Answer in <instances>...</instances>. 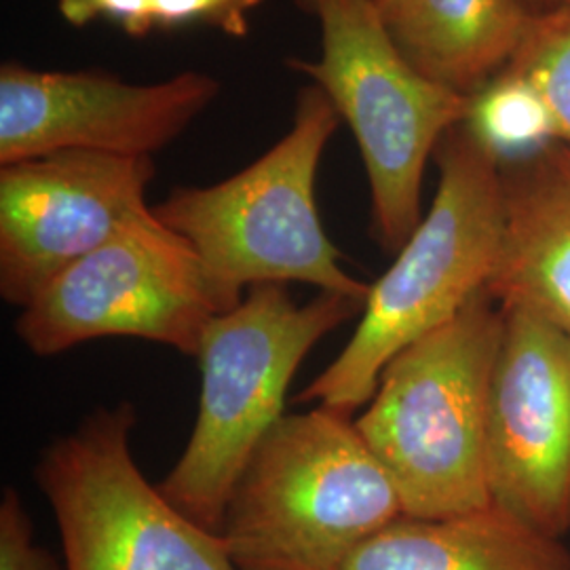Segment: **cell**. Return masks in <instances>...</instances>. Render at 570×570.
<instances>
[{
    "label": "cell",
    "mask_w": 570,
    "mask_h": 570,
    "mask_svg": "<svg viewBox=\"0 0 570 570\" xmlns=\"http://www.w3.org/2000/svg\"><path fill=\"white\" fill-rule=\"evenodd\" d=\"M440 184L428 216L370 285L360 326L296 402L343 414L364 406L389 362L487 289L505 237L503 169L461 122L435 150Z\"/></svg>",
    "instance_id": "cell-1"
},
{
    "label": "cell",
    "mask_w": 570,
    "mask_h": 570,
    "mask_svg": "<svg viewBox=\"0 0 570 570\" xmlns=\"http://www.w3.org/2000/svg\"><path fill=\"white\" fill-rule=\"evenodd\" d=\"M505 308L478 292L444 326L400 351L355 421L404 515L489 508V397Z\"/></svg>",
    "instance_id": "cell-2"
},
{
    "label": "cell",
    "mask_w": 570,
    "mask_h": 570,
    "mask_svg": "<svg viewBox=\"0 0 570 570\" xmlns=\"http://www.w3.org/2000/svg\"><path fill=\"white\" fill-rule=\"evenodd\" d=\"M404 515L387 469L348 414H284L242 469L220 537L237 570H345Z\"/></svg>",
    "instance_id": "cell-3"
},
{
    "label": "cell",
    "mask_w": 570,
    "mask_h": 570,
    "mask_svg": "<svg viewBox=\"0 0 570 570\" xmlns=\"http://www.w3.org/2000/svg\"><path fill=\"white\" fill-rule=\"evenodd\" d=\"M366 301L320 292L296 303L285 284L249 285L214 317L197 362L199 412L159 490L199 527L220 532L226 501L252 452L284 416L287 387L308 351L364 311Z\"/></svg>",
    "instance_id": "cell-4"
},
{
    "label": "cell",
    "mask_w": 570,
    "mask_h": 570,
    "mask_svg": "<svg viewBox=\"0 0 570 570\" xmlns=\"http://www.w3.org/2000/svg\"><path fill=\"white\" fill-rule=\"evenodd\" d=\"M338 122L324 89L311 82L296 98L289 131L261 159L223 183L174 188L153 212L239 292L301 282L366 301L370 285L341 265L315 202L317 169Z\"/></svg>",
    "instance_id": "cell-5"
},
{
    "label": "cell",
    "mask_w": 570,
    "mask_h": 570,
    "mask_svg": "<svg viewBox=\"0 0 570 570\" xmlns=\"http://www.w3.org/2000/svg\"><path fill=\"white\" fill-rule=\"evenodd\" d=\"M320 21L322 58L289 66L324 89L366 167L372 235L400 252L421 225L429 159L468 115L469 98L429 81L391 41L374 0H296Z\"/></svg>",
    "instance_id": "cell-6"
},
{
    "label": "cell",
    "mask_w": 570,
    "mask_h": 570,
    "mask_svg": "<svg viewBox=\"0 0 570 570\" xmlns=\"http://www.w3.org/2000/svg\"><path fill=\"white\" fill-rule=\"evenodd\" d=\"M242 301L244 292L216 279L150 207L21 308L16 332L39 357L106 336L142 338L197 357L209 322Z\"/></svg>",
    "instance_id": "cell-7"
},
{
    "label": "cell",
    "mask_w": 570,
    "mask_h": 570,
    "mask_svg": "<svg viewBox=\"0 0 570 570\" xmlns=\"http://www.w3.org/2000/svg\"><path fill=\"white\" fill-rule=\"evenodd\" d=\"M136 410L98 407L42 452L37 484L56 515L66 570H237L220 532L174 508L136 465Z\"/></svg>",
    "instance_id": "cell-8"
},
{
    "label": "cell",
    "mask_w": 570,
    "mask_h": 570,
    "mask_svg": "<svg viewBox=\"0 0 570 570\" xmlns=\"http://www.w3.org/2000/svg\"><path fill=\"white\" fill-rule=\"evenodd\" d=\"M153 157L60 150L0 165V296L26 308L66 268L148 212Z\"/></svg>",
    "instance_id": "cell-9"
},
{
    "label": "cell",
    "mask_w": 570,
    "mask_h": 570,
    "mask_svg": "<svg viewBox=\"0 0 570 570\" xmlns=\"http://www.w3.org/2000/svg\"><path fill=\"white\" fill-rule=\"evenodd\" d=\"M503 308L490 381V499L562 539L570 530V332L527 306Z\"/></svg>",
    "instance_id": "cell-10"
},
{
    "label": "cell",
    "mask_w": 570,
    "mask_h": 570,
    "mask_svg": "<svg viewBox=\"0 0 570 570\" xmlns=\"http://www.w3.org/2000/svg\"><path fill=\"white\" fill-rule=\"evenodd\" d=\"M220 82L186 70L161 82L106 72L0 66V165L60 150L153 157L216 100Z\"/></svg>",
    "instance_id": "cell-11"
},
{
    "label": "cell",
    "mask_w": 570,
    "mask_h": 570,
    "mask_svg": "<svg viewBox=\"0 0 570 570\" xmlns=\"http://www.w3.org/2000/svg\"><path fill=\"white\" fill-rule=\"evenodd\" d=\"M505 237L489 292L570 332V144L501 165Z\"/></svg>",
    "instance_id": "cell-12"
},
{
    "label": "cell",
    "mask_w": 570,
    "mask_h": 570,
    "mask_svg": "<svg viewBox=\"0 0 570 570\" xmlns=\"http://www.w3.org/2000/svg\"><path fill=\"white\" fill-rule=\"evenodd\" d=\"M385 30L429 81L471 98L510 68L529 37L530 0H374Z\"/></svg>",
    "instance_id": "cell-13"
},
{
    "label": "cell",
    "mask_w": 570,
    "mask_h": 570,
    "mask_svg": "<svg viewBox=\"0 0 570 570\" xmlns=\"http://www.w3.org/2000/svg\"><path fill=\"white\" fill-rule=\"evenodd\" d=\"M345 570H570L562 539L489 508L450 518L402 515L351 556Z\"/></svg>",
    "instance_id": "cell-14"
},
{
    "label": "cell",
    "mask_w": 570,
    "mask_h": 570,
    "mask_svg": "<svg viewBox=\"0 0 570 570\" xmlns=\"http://www.w3.org/2000/svg\"><path fill=\"white\" fill-rule=\"evenodd\" d=\"M463 125L501 165L558 142L550 104L527 77L511 68L469 98Z\"/></svg>",
    "instance_id": "cell-15"
},
{
    "label": "cell",
    "mask_w": 570,
    "mask_h": 570,
    "mask_svg": "<svg viewBox=\"0 0 570 570\" xmlns=\"http://www.w3.org/2000/svg\"><path fill=\"white\" fill-rule=\"evenodd\" d=\"M61 18L85 28L110 21L125 35L144 39L157 30L209 26L226 37L249 35V13L265 0H56Z\"/></svg>",
    "instance_id": "cell-16"
},
{
    "label": "cell",
    "mask_w": 570,
    "mask_h": 570,
    "mask_svg": "<svg viewBox=\"0 0 570 570\" xmlns=\"http://www.w3.org/2000/svg\"><path fill=\"white\" fill-rule=\"evenodd\" d=\"M510 68L543 94L556 119L558 140L570 144V0L537 13Z\"/></svg>",
    "instance_id": "cell-17"
},
{
    "label": "cell",
    "mask_w": 570,
    "mask_h": 570,
    "mask_svg": "<svg viewBox=\"0 0 570 570\" xmlns=\"http://www.w3.org/2000/svg\"><path fill=\"white\" fill-rule=\"evenodd\" d=\"M0 570H66L51 551L37 546L30 513L16 489L4 490L0 503Z\"/></svg>",
    "instance_id": "cell-18"
},
{
    "label": "cell",
    "mask_w": 570,
    "mask_h": 570,
    "mask_svg": "<svg viewBox=\"0 0 570 570\" xmlns=\"http://www.w3.org/2000/svg\"><path fill=\"white\" fill-rule=\"evenodd\" d=\"M532 4H534V9L537 11H548L551 7H556V4H560V2H564V0H530Z\"/></svg>",
    "instance_id": "cell-19"
}]
</instances>
